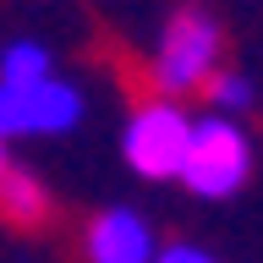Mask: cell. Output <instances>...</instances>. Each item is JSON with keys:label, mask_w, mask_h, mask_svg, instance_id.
<instances>
[{"label": "cell", "mask_w": 263, "mask_h": 263, "mask_svg": "<svg viewBox=\"0 0 263 263\" xmlns=\"http://www.w3.org/2000/svg\"><path fill=\"white\" fill-rule=\"evenodd\" d=\"M154 263H219V258H214L209 247H197V241H170V247H159Z\"/></svg>", "instance_id": "cell-9"}, {"label": "cell", "mask_w": 263, "mask_h": 263, "mask_svg": "<svg viewBox=\"0 0 263 263\" xmlns=\"http://www.w3.org/2000/svg\"><path fill=\"white\" fill-rule=\"evenodd\" d=\"M82 258L88 263H154L159 258V236L137 209L115 203V209L93 214L82 230Z\"/></svg>", "instance_id": "cell-5"}, {"label": "cell", "mask_w": 263, "mask_h": 263, "mask_svg": "<svg viewBox=\"0 0 263 263\" xmlns=\"http://www.w3.org/2000/svg\"><path fill=\"white\" fill-rule=\"evenodd\" d=\"M49 77H55V55H49V44H39V39H11V44L0 49V82L33 88V82H49Z\"/></svg>", "instance_id": "cell-7"}, {"label": "cell", "mask_w": 263, "mask_h": 263, "mask_svg": "<svg viewBox=\"0 0 263 263\" xmlns=\"http://www.w3.org/2000/svg\"><path fill=\"white\" fill-rule=\"evenodd\" d=\"M252 181V137L241 121L230 115H197L192 121V143L181 159V186L203 203H225Z\"/></svg>", "instance_id": "cell-2"}, {"label": "cell", "mask_w": 263, "mask_h": 263, "mask_svg": "<svg viewBox=\"0 0 263 263\" xmlns=\"http://www.w3.org/2000/svg\"><path fill=\"white\" fill-rule=\"evenodd\" d=\"M203 93H209L214 115H230V121H241V115L258 104V88H252V77H247V71H225V66L214 71V82L203 88Z\"/></svg>", "instance_id": "cell-8"}, {"label": "cell", "mask_w": 263, "mask_h": 263, "mask_svg": "<svg viewBox=\"0 0 263 263\" xmlns=\"http://www.w3.org/2000/svg\"><path fill=\"white\" fill-rule=\"evenodd\" d=\"M82 115H88V99L66 77L33 82V88L0 82V137L6 143L11 137H66L82 126Z\"/></svg>", "instance_id": "cell-4"}, {"label": "cell", "mask_w": 263, "mask_h": 263, "mask_svg": "<svg viewBox=\"0 0 263 263\" xmlns=\"http://www.w3.org/2000/svg\"><path fill=\"white\" fill-rule=\"evenodd\" d=\"M11 170V154H6V137H0V176Z\"/></svg>", "instance_id": "cell-10"}, {"label": "cell", "mask_w": 263, "mask_h": 263, "mask_svg": "<svg viewBox=\"0 0 263 263\" xmlns=\"http://www.w3.org/2000/svg\"><path fill=\"white\" fill-rule=\"evenodd\" d=\"M192 121L181 99H143L137 110L126 115L121 126V159L132 164V176L143 181H181V159H186V143H192Z\"/></svg>", "instance_id": "cell-3"}, {"label": "cell", "mask_w": 263, "mask_h": 263, "mask_svg": "<svg viewBox=\"0 0 263 263\" xmlns=\"http://www.w3.org/2000/svg\"><path fill=\"white\" fill-rule=\"evenodd\" d=\"M219 55H225V28L209 6L192 0V6H176L164 16L154 55H148V77L164 99H181V93H197V88L214 82Z\"/></svg>", "instance_id": "cell-1"}, {"label": "cell", "mask_w": 263, "mask_h": 263, "mask_svg": "<svg viewBox=\"0 0 263 263\" xmlns=\"http://www.w3.org/2000/svg\"><path fill=\"white\" fill-rule=\"evenodd\" d=\"M49 214V186L33 170L11 164L6 176H0V219H11V225H39Z\"/></svg>", "instance_id": "cell-6"}]
</instances>
